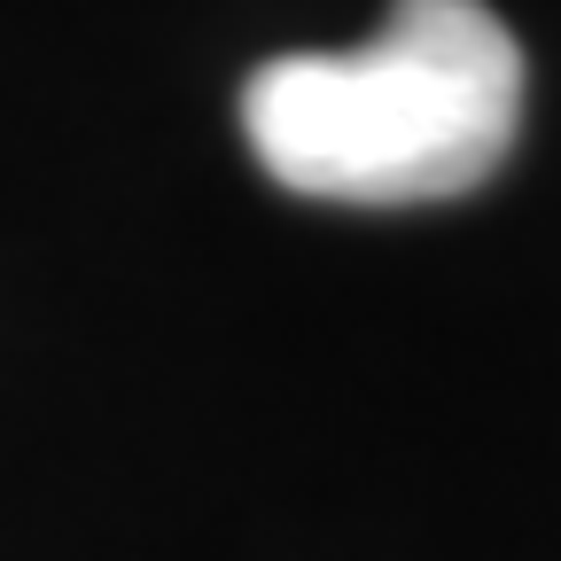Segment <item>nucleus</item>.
Segmentation results:
<instances>
[{
  "instance_id": "obj_1",
  "label": "nucleus",
  "mask_w": 561,
  "mask_h": 561,
  "mask_svg": "<svg viewBox=\"0 0 561 561\" xmlns=\"http://www.w3.org/2000/svg\"><path fill=\"white\" fill-rule=\"evenodd\" d=\"M523 47L483 0H390L351 55H273L242 87L257 164L312 203H453L507 164Z\"/></svg>"
}]
</instances>
